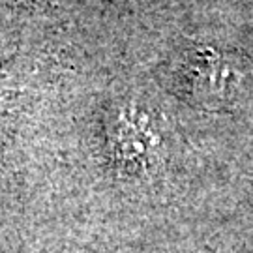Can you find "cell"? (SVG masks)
<instances>
[{
	"label": "cell",
	"mask_w": 253,
	"mask_h": 253,
	"mask_svg": "<svg viewBox=\"0 0 253 253\" xmlns=\"http://www.w3.org/2000/svg\"><path fill=\"white\" fill-rule=\"evenodd\" d=\"M176 75L186 94L201 101H223L235 94L240 72L236 54L199 45L182 53Z\"/></svg>",
	"instance_id": "cell-1"
}]
</instances>
